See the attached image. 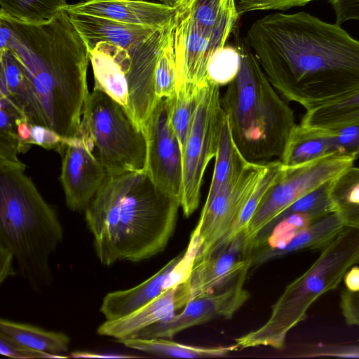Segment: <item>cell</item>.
<instances>
[{
    "instance_id": "1",
    "label": "cell",
    "mask_w": 359,
    "mask_h": 359,
    "mask_svg": "<svg viewBox=\"0 0 359 359\" xmlns=\"http://www.w3.org/2000/svg\"><path fill=\"white\" fill-rule=\"evenodd\" d=\"M246 41L276 90L306 111L359 90V41L308 13L257 19Z\"/></svg>"
},
{
    "instance_id": "2",
    "label": "cell",
    "mask_w": 359,
    "mask_h": 359,
    "mask_svg": "<svg viewBox=\"0 0 359 359\" xmlns=\"http://www.w3.org/2000/svg\"><path fill=\"white\" fill-rule=\"evenodd\" d=\"M14 55L25 75L34 125L62 138L78 137L89 94L88 49L64 9L52 19L25 22L0 15V49Z\"/></svg>"
},
{
    "instance_id": "3",
    "label": "cell",
    "mask_w": 359,
    "mask_h": 359,
    "mask_svg": "<svg viewBox=\"0 0 359 359\" xmlns=\"http://www.w3.org/2000/svg\"><path fill=\"white\" fill-rule=\"evenodd\" d=\"M180 208V198L160 189L145 170L107 175L84 211L100 262H138L162 252Z\"/></svg>"
},
{
    "instance_id": "4",
    "label": "cell",
    "mask_w": 359,
    "mask_h": 359,
    "mask_svg": "<svg viewBox=\"0 0 359 359\" xmlns=\"http://www.w3.org/2000/svg\"><path fill=\"white\" fill-rule=\"evenodd\" d=\"M236 46L240 69L221 97L233 140L250 162L280 159L297 125L294 111L271 83L246 39H237Z\"/></svg>"
},
{
    "instance_id": "5",
    "label": "cell",
    "mask_w": 359,
    "mask_h": 359,
    "mask_svg": "<svg viewBox=\"0 0 359 359\" xmlns=\"http://www.w3.org/2000/svg\"><path fill=\"white\" fill-rule=\"evenodd\" d=\"M25 168L22 162L0 161V244L13 252L20 275L39 291L53 280L49 259L63 229Z\"/></svg>"
},
{
    "instance_id": "6",
    "label": "cell",
    "mask_w": 359,
    "mask_h": 359,
    "mask_svg": "<svg viewBox=\"0 0 359 359\" xmlns=\"http://www.w3.org/2000/svg\"><path fill=\"white\" fill-rule=\"evenodd\" d=\"M359 264V227L346 226L320 250L316 260L288 284L259 328L235 338L239 350L269 346L282 349L289 332L304 321L311 306L337 288L348 270Z\"/></svg>"
},
{
    "instance_id": "7",
    "label": "cell",
    "mask_w": 359,
    "mask_h": 359,
    "mask_svg": "<svg viewBox=\"0 0 359 359\" xmlns=\"http://www.w3.org/2000/svg\"><path fill=\"white\" fill-rule=\"evenodd\" d=\"M176 19L133 47L100 42L88 50L95 86L126 109L139 128L145 125L158 99L155 72L160 53L173 32Z\"/></svg>"
},
{
    "instance_id": "8",
    "label": "cell",
    "mask_w": 359,
    "mask_h": 359,
    "mask_svg": "<svg viewBox=\"0 0 359 359\" xmlns=\"http://www.w3.org/2000/svg\"><path fill=\"white\" fill-rule=\"evenodd\" d=\"M108 175L145 170L144 132L126 109L94 86L85 102L79 135Z\"/></svg>"
},
{
    "instance_id": "9",
    "label": "cell",
    "mask_w": 359,
    "mask_h": 359,
    "mask_svg": "<svg viewBox=\"0 0 359 359\" xmlns=\"http://www.w3.org/2000/svg\"><path fill=\"white\" fill-rule=\"evenodd\" d=\"M219 86L210 81L202 90L192 127L182 151L180 208L185 217L198 208L203 176L218 151L225 114Z\"/></svg>"
},
{
    "instance_id": "10",
    "label": "cell",
    "mask_w": 359,
    "mask_h": 359,
    "mask_svg": "<svg viewBox=\"0 0 359 359\" xmlns=\"http://www.w3.org/2000/svg\"><path fill=\"white\" fill-rule=\"evenodd\" d=\"M267 163L248 162L232 175L213 197L206 199L191 234L198 245L195 263L222 248L264 174Z\"/></svg>"
},
{
    "instance_id": "11",
    "label": "cell",
    "mask_w": 359,
    "mask_h": 359,
    "mask_svg": "<svg viewBox=\"0 0 359 359\" xmlns=\"http://www.w3.org/2000/svg\"><path fill=\"white\" fill-rule=\"evenodd\" d=\"M355 158L330 154L310 163L283 168L266 192L247 227L251 242L273 219L295 201L321 184L332 180L353 165Z\"/></svg>"
},
{
    "instance_id": "12",
    "label": "cell",
    "mask_w": 359,
    "mask_h": 359,
    "mask_svg": "<svg viewBox=\"0 0 359 359\" xmlns=\"http://www.w3.org/2000/svg\"><path fill=\"white\" fill-rule=\"evenodd\" d=\"M144 132L147 140L145 171L160 189L180 198L182 176V150L169 123L167 98L158 100Z\"/></svg>"
},
{
    "instance_id": "13",
    "label": "cell",
    "mask_w": 359,
    "mask_h": 359,
    "mask_svg": "<svg viewBox=\"0 0 359 359\" xmlns=\"http://www.w3.org/2000/svg\"><path fill=\"white\" fill-rule=\"evenodd\" d=\"M229 36L196 28L184 8L178 11L174 31L177 90L198 93L210 82L208 65L212 53L226 45Z\"/></svg>"
},
{
    "instance_id": "14",
    "label": "cell",
    "mask_w": 359,
    "mask_h": 359,
    "mask_svg": "<svg viewBox=\"0 0 359 359\" xmlns=\"http://www.w3.org/2000/svg\"><path fill=\"white\" fill-rule=\"evenodd\" d=\"M249 270H244L224 291L191 299L180 313L144 329L134 339H172L186 329L212 320L231 318L250 297L244 287Z\"/></svg>"
},
{
    "instance_id": "15",
    "label": "cell",
    "mask_w": 359,
    "mask_h": 359,
    "mask_svg": "<svg viewBox=\"0 0 359 359\" xmlns=\"http://www.w3.org/2000/svg\"><path fill=\"white\" fill-rule=\"evenodd\" d=\"M61 156L60 180L67 208L84 212L108 174L101 163L78 136L62 138L56 150Z\"/></svg>"
},
{
    "instance_id": "16",
    "label": "cell",
    "mask_w": 359,
    "mask_h": 359,
    "mask_svg": "<svg viewBox=\"0 0 359 359\" xmlns=\"http://www.w3.org/2000/svg\"><path fill=\"white\" fill-rule=\"evenodd\" d=\"M194 262V256L189 252L179 254L139 285L107 294L102 299L100 312L106 320H116L133 313L170 287L187 280Z\"/></svg>"
},
{
    "instance_id": "17",
    "label": "cell",
    "mask_w": 359,
    "mask_h": 359,
    "mask_svg": "<svg viewBox=\"0 0 359 359\" xmlns=\"http://www.w3.org/2000/svg\"><path fill=\"white\" fill-rule=\"evenodd\" d=\"M251 241L247 230L209 257L194 264L189 277L190 300L212 294L251 269Z\"/></svg>"
},
{
    "instance_id": "18",
    "label": "cell",
    "mask_w": 359,
    "mask_h": 359,
    "mask_svg": "<svg viewBox=\"0 0 359 359\" xmlns=\"http://www.w3.org/2000/svg\"><path fill=\"white\" fill-rule=\"evenodd\" d=\"M189 278L165 290L161 295L133 313L114 320H105L97 330L102 336L120 342L134 339L144 329L168 320L190 301Z\"/></svg>"
},
{
    "instance_id": "19",
    "label": "cell",
    "mask_w": 359,
    "mask_h": 359,
    "mask_svg": "<svg viewBox=\"0 0 359 359\" xmlns=\"http://www.w3.org/2000/svg\"><path fill=\"white\" fill-rule=\"evenodd\" d=\"M68 13L101 17L120 22L162 27L176 18L179 9L145 0H88L67 4Z\"/></svg>"
},
{
    "instance_id": "20",
    "label": "cell",
    "mask_w": 359,
    "mask_h": 359,
    "mask_svg": "<svg viewBox=\"0 0 359 359\" xmlns=\"http://www.w3.org/2000/svg\"><path fill=\"white\" fill-rule=\"evenodd\" d=\"M69 15L88 50L100 42L131 48L144 41L161 28L129 25L86 14L72 13Z\"/></svg>"
},
{
    "instance_id": "21",
    "label": "cell",
    "mask_w": 359,
    "mask_h": 359,
    "mask_svg": "<svg viewBox=\"0 0 359 359\" xmlns=\"http://www.w3.org/2000/svg\"><path fill=\"white\" fill-rule=\"evenodd\" d=\"M346 225L337 212L320 217L281 248L260 247L251 251V268L302 250H321Z\"/></svg>"
},
{
    "instance_id": "22",
    "label": "cell",
    "mask_w": 359,
    "mask_h": 359,
    "mask_svg": "<svg viewBox=\"0 0 359 359\" xmlns=\"http://www.w3.org/2000/svg\"><path fill=\"white\" fill-rule=\"evenodd\" d=\"M333 154L332 139L329 130L300 123L293 129L279 160L285 167H294Z\"/></svg>"
},
{
    "instance_id": "23",
    "label": "cell",
    "mask_w": 359,
    "mask_h": 359,
    "mask_svg": "<svg viewBox=\"0 0 359 359\" xmlns=\"http://www.w3.org/2000/svg\"><path fill=\"white\" fill-rule=\"evenodd\" d=\"M182 8L196 28L212 34L229 36L240 17L235 0H193Z\"/></svg>"
},
{
    "instance_id": "24",
    "label": "cell",
    "mask_w": 359,
    "mask_h": 359,
    "mask_svg": "<svg viewBox=\"0 0 359 359\" xmlns=\"http://www.w3.org/2000/svg\"><path fill=\"white\" fill-rule=\"evenodd\" d=\"M0 331L19 343L38 351L67 358L69 337L62 332H53L26 323L1 318Z\"/></svg>"
},
{
    "instance_id": "25",
    "label": "cell",
    "mask_w": 359,
    "mask_h": 359,
    "mask_svg": "<svg viewBox=\"0 0 359 359\" xmlns=\"http://www.w3.org/2000/svg\"><path fill=\"white\" fill-rule=\"evenodd\" d=\"M119 343L130 348L144 353L184 358L224 357L239 350L236 343L228 346L208 347L184 344L166 338L131 339Z\"/></svg>"
},
{
    "instance_id": "26",
    "label": "cell",
    "mask_w": 359,
    "mask_h": 359,
    "mask_svg": "<svg viewBox=\"0 0 359 359\" xmlns=\"http://www.w3.org/2000/svg\"><path fill=\"white\" fill-rule=\"evenodd\" d=\"M1 96L7 99L34 124V114L25 75L17 59L8 48L0 49Z\"/></svg>"
},
{
    "instance_id": "27",
    "label": "cell",
    "mask_w": 359,
    "mask_h": 359,
    "mask_svg": "<svg viewBox=\"0 0 359 359\" xmlns=\"http://www.w3.org/2000/svg\"><path fill=\"white\" fill-rule=\"evenodd\" d=\"M329 196L345 224L359 227V168L349 166L332 179Z\"/></svg>"
},
{
    "instance_id": "28",
    "label": "cell",
    "mask_w": 359,
    "mask_h": 359,
    "mask_svg": "<svg viewBox=\"0 0 359 359\" xmlns=\"http://www.w3.org/2000/svg\"><path fill=\"white\" fill-rule=\"evenodd\" d=\"M359 121V90L343 99L306 111L301 124L326 130Z\"/></svg>"
},
{
    "instance_id": "29",
    "label": "cell",
    "mask_w": 359,
    "mask_h": 359,
    "mask_svg": "<svg viewBox=\"0 0 359 359\" xmlns=\"http://www.w3.org/2000/svg\"><path fill=\"white\" fill-rule=\"evenodd\" d=\"M215 158L212 177L206 199L213 197L232 175L241 170L250 162L237 148L226 115L218 151Z\"/></svg>"
},
{
    "instance_id": "30",
    "label": "cell",
    "mask_w": 359,
    "mask_h": 359,
    "mask_svg": "<svg viewBox=\"0 0 359 359\" xmlns=\"http://www.w3.org/2000/svg\"><path fill=\"white\" fill-rule=\"evenodd\" d=\"M67 5V0H0V15L25 22H42L52 19Z\"/></svg>"
},
{
    "instance_id": "31",
    "label": "cell",
    "mask_w": 359,
    "mask_h": 359,
    "mask_svg": "<svg viewBox=\"0 0 359 359\" xmlns=\"http://www.w3.org/2000/svg\"><path fill=\"white\" fill-rule=\"evenodd\" d=\"M201 92L176 91L175 95L167 98L169 123L178 140L182 153L192 127Z\"/></svg>"
},
{
    "instance_id": "32",
    "label": "cell",
    "mask_w": 359,
    "mask_h": 359,
    "mask_svg": "<svg viewBox=\"0 0 359 359\" xmlns=\"http://www.w3.org/2000/svg\"><path fill=\"white\" fill-rule=\"evenodd\" d=\"M0 161L22 163L18 155L27 151L28 149L19 139L15 121L18 117L22 115L5 97L0 96Z\"/></svg>"
},
{
    "instance_id": "33",
    "label": "cell",
    "mask_w": 359,
    "mask_h": 359,
    "mask_svg": "<svg viewBox=\"0 0 359 359\" xmlns=\"http://www.w3.org/2000/svg\"><path fill=\"white\" fill-rule=\"evenodd\" d=\"M283 168V165L279 159L268 161L264 174L244 206L240 217L226 238L222 247L231 242L240 233L247 230L248 225L260 201L268 189L277 180Z\"/></svg>"
},
{
    "instance_id": "34",
    "label": "cell",
    "mask_w": 359,
    "mask_h": 359,
    "mask_svg": "<svg viewBox=\"0 0 359 359\" xmlns=\"http://www.w3.org/2000/svg\"><path fill=\"white\" fill-rule=\"evenodd\" d=\"M240 66L241 56L237 47L225 45L217 49L209 60L208 79L219 86L228 85L236 76Z\"/></svg>"
},
{
    "instance_id": "35",
    "label": "cell",
    "mask_w": 359,
    "mask_h": 359,
    "mask_svg": "<svg viewBox=\"0 0 359 359\" xmlns=\"http://www.w3.org/2000/svg\"><path fill=\"white\" fill-rule=\"evenodd\" d=\"M174 31L164 45L156 65L155 88L156 95L158 100L172 97L177 90Z\"/></svg>"
},
{
    "instance_id": "36",
    "label": "cell",
    "mask_w": 359,
    "mask_h": 359,
    "mask_svg": "<svg viewBox=\"0 0 359 359\" xmlns=\"http://www.w3.org/2000/svg\"><path fill=\"white\" fill-rule=\"evenodd\" d=\"M330 182L331 180L303 195L280 215L303 213L318 219L334 212L329 196Z\"/></svg>"
},
{
    "instance_id": "37",
    "label": "cell",
    "mask_w": 359,
    "mask_h": 359,
    "mask_svg": "<svg viewBox=\"0 0 359 359\" xmlns=\"http://www.w3.org/2000/svg\"><path fill=\"white\" fill-rule=\"evenodd\" d=\"M329 130L334 154L359 158V121Z\"/></svg>"
},
{
    "instance_id": "38",
    "label": "cell",
    "mask_w": 359,
    "mask_h": 359,
    "mask_svg": "<svg viewBox=\"0 0 359 359\" xmlns=\"http://www.w3.org/2000/svg\"><path fill=\"white\" fill-rule=\"evenodd\" d=\"M295 357L359 358V344H309Z\"/></svg>"
},
{
    "instance_id": "39",
    "label": "cell",
    "mask_w": 359,
    "mask_h": 359,
    "mask_svg": "<svg viewBox=\"0 0 359 359\" xmlns=\"http://www.w3.org/2000/svg\"><path fill=\"white\" fill-rule=\"evenodd\" d=\"M316 0H235L239 16L258 11H286Z\"/></svg>"
},
{
    "instance_id": "40",
    "label": "cell",
    "mask_w": 359,
    "mask_h": 359,
    "mask_svg": "<svg viewBox=\"0 0 359 359\" xmlns=\"http://www.w3.org/2000/svg\"><path fill=\"white\" fill-rule=\"evenodd\" d=\"M0 353L12 358H58L57 356L32 349L0 331Z\"/></svg>"
},
{
    "instance_id": "41",
    "label": "cell",
    "mask_w": 359,
    "mask_h": 359,
    "mask_svg": "<svg viewBox=\"0 0 359 359\" xmlns=\"http://www.w3.org/2000/svg\"><path fill=\"white\" fill-rule=\"evenodd\" d=\"M340 307L346 322L359 327V292L344 290L341 294Z\"/></svg>"
},
{
    "instance_id": "42",
    "label": "cell",
    "mask_w": 359,
    "mask_h": 359,
    "mask_svg": "<svg viewBox=\"0 0 359 359\" xmlns=\"http://www.w3.org/2000/svg\"><path fill=\"white\" fill-rule=\"evenodd\" d=\"M329 2L334 11L336 23L359 21V0H329Z\"/></svg>"
},
{
    "instance_id": "43",
    "label": "cell",
    "mask_w": 359,
    "mask_h": 359,
    "mask_svg": "<svg viewBox=\"0 0 359 359\" xmlns=\"http://www.w3.org/2000/svg\"><path fill=\"white\" fill-rule=\"evenodd\" d=\"M32 144L45 149L57 150L62 137L53 130L40 125H32Z\"/></svg>"
},
{
    "instance_id": "44",
    "label": "cell",
    "mask_w": 359,
    "mask_h": 359,
    "mask_svg": "<svg viewBox=\"0 0 359 359\" xmlns=\"http://www.w3.org/2000/svg\"><path fill=\"white\" fill-rule=\"evenodd\" d=\"M15 259L13 252L7 247L0 244V283H2L10 276L16 274L13 266Z\"/></svg>"
},
{
    "instance_id": "45",
    "label": "cell",
    "mask_w": 359,
    "mask_h": 359,
    "mask_svg": "<svg viewBox=\"0 0 359 359\" xmlns=\"http://www.w3.org/2000/svg\"><path fill=\"white\" fill-rule=\"evenodd\" d=\"M344 282L346 289L352 292H359V266L354 265L345 273Z\"/></svg>"
},
{
    "instance_id": "46",
    "label": "cell",
    "mask_w": 359,
    "mask_h": 359,
    "mask_svg": "<svg viewBox=\"0 0 359 359\" xmlns=\"http://www.w3.org/2000/svg\"><path fill=\"white\" fill-rule=\"evenodd\" d=\"M70 357L72 358H137L135 355L109 353H93L90 351H77L71 353Z\"/></svg>"
},
{
    "instance_id": "47",
    "label": "cell",
    "mask_w": 359,
    "mask_h": 359,
    "mask_svg": "<svg viewBox=\"0 0 359 359\" xmlns=\"http://www.w3.org/2000/svg\"><path fill=\"white\" fill-rule=\"evenodd\" d=\"M193 0H160L161 3L171 8L180 9Z\"/></svg>"
},
{
    "instance_id": "48",
    "label": "cell",
    "mask_w": 359,
    "mask_h": 359,
    "mask_svg": "<svg viewBox=\"0 0 359 359\" xmlns=\"http://www.w3.org/2000/svg\"><path fill=\"white\" fill-rule=\"evenodd\" d=\"M88 1V0H80V1Z\"/></svg>"
}]
</instances>
